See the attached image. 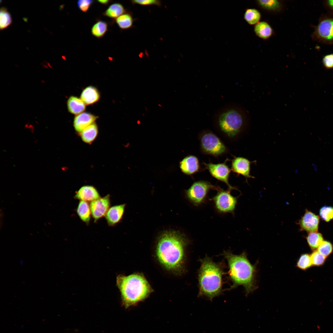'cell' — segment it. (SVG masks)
I'll list each match as a JSON object with an SVG mask.
<instances>
[{
    "mask_svg": "<svg viewBox=\"0 0 333 333\" xmlns=\"http://www.w3.org/2000/svg\"><path fill=\"white\" fill-rule=\"evenodd\" d=\"M189 243L179 232L166 231L158 240L155 256L158 262L166 270L177 275L185 271L186 249Z\"/></svg>",
    "mask_w": 333,
    "mask_h": 333,
    "instance_id": "6da1fadb",
    "label": "cell"
},
{
    "mask_svg": "<svg viewBox=\"0 0 333 333\" xmlns=\"http://www.w3.org/2000/svg\"><path fill=\"white\" fill-rule=\"evenodd\" d=\"M212 121L216 131L230 142L238 140L246 131L249 125L246 112L234 103L228 104L217 110Z\"/></svg>",
    "mask_w": 333,
    "mask_h": 333,
    "instance_id": "7a4b0ae2",
    "label": "cell"
},
{
    "mask_svg": "<svg viewBox=\"0 0 333 333\" xmlns=\"http://www.w3.org/2000/svg\"><path fill=\"white\" fill-rule=\"evenodd\" d=\"M223 255L227 262L229 277L232 283L229 289L242 286L246 295L253 291L257 288L256 264L251 263L245 252L235 255L229 251H224Z\"/></svg>",
    "mask_w": 333,
    "mask_h": 333,
    "instance_id": "3957f363",
    "label": "cell"
},
{
    "mask_svg": "<svg viewBox=\"0 0 333 333\" xmlns=\"http://www.w3.org/2000/svg\"><path fill=\"white\" fill-rule=\"evenodd\" d=\"M199 261L198 296L205 297L212 301L222 293L223 269L221 264L214 262L207 256Z\"/></svg>",
    "mask_w": 333,
    "mask_h": 333,
    "instance_id": "277c9868",
    "label": "cell"
},
{
    "mask_svg": "<svg viewBox=\"0 0 333 333\" xmlns=\"http://www.w3.org/2000/svg\"><path fill=\"white\" fill-rule=\"evenodd\" d=\"M116 284L119 289L123 305L127 308L145 299L153 291L143 274L133 273L117 277Z\"/></svg>",
    "mask_w": 333,
    "mask_h": 333,
    "instance_id": "5b68a950",
    "label": "cell"
},
{
    "mask_svg": "<svg viewBox=\"0 0 333 333\" xmlns=\"http://www.w3.org/2000/svg\"><path fill=\"white\" fill-rule=\"evenodd\" d=\"M200 152L205 155L218 158L228 153L227 146L215 134L208 130H204L198 134Z\"/></svg>",
    "mask_w": 333,
    "mask_h": 333,
    "instance_id": "8992f818",
    "label": "cell"
},
{
    "mask_svg": "<svg viewBox=\"0 0 333 333\" xmlns=\"http://www.w3.org/2000/svg\"><path fill=\"white\" fill-rule=\"evenodd\" d=\"M221 188L212 185L210 182L199 180L194 182L185 191L186 197L194 205L198 206L204 203L210 190L217 191Z\"/></svg>",
    "mask_w": 333,
    "mask_h": 333,
    "instance_id": "52a82bcc",
    "label": "cell"
},
{
    "mask_svg": "<svg viewBox=\"0 0 333 333\" xmlns=\"http://www.w3.org/2000/svg\"><path fill=\"white\" fill-rule=\"evenodd\" d=\"M231 190L221 188L212 199L217 211L220 213H233L237 204V197L231 194Z\"/></svg>",
    "mask_w": 333,
    "mask_h": 333,
    "instance_id": "ba28073f",
    "label": "cell"
},
{
    "mask_svg": "<svg viewBox=\"0 0 333 333\" xmlns=\"http://www.w3.org/2000/svg\"><path fill=\"white\" fill-rule=\"evenodd\" d=\"M228 160L227 158L223 163H214L212 162L206 163L203 162L204 169L207 170L211 175L219 181H220L227 186L228 189L232 191V190H238L236 187L232 186L229 182V178L231 171L226 164V162Z\"/></svg>",
    "mask_w": 333,
    "mask_h": 333,
    "instance_id": "9c48e42d",
    "label": "cell"
},
{
    "mask_svg": "<svg viewBox=\"0 0 333 333\" xmlns=\"http://www.w3.org/2000/svg\"><path fill=\"white\" fill-rule=\"evenodd\" d=\"M110 195L108 194L90 203L91 215L95 222L105 216L110 207Z\"/></svg>",
    "mask_w": 333,
    "mask_h": 333,
    "instance_id": "30bf717a",
    "label": "cell"
},
{
    "mask_svg": "<svg viewBox=\"0 0 333 333\" xmlns=\"http://www.w3.org/2000/svg\"><path fill=\"white\" fill-rule=\"evenodd\" d=\"M247 158L242 157H234L232 160L231 171L236 174L244 177L247 182L248 179L254 178L250 174L251 166L252 162Z\"/></svg>",
    "mask_w": 333,
    "mask_h": 333,
    "instance_id": "8fae6325",
    "label": "cell"
},
{
    "mask_svg": "<svg viewBox=\"0 0 333 333\" xmlns=\"http://www.w3.org/2000/svg\"><path fill=\"white\" fill-rule=\"evenodd\" d=\"M179 167L183 173L188 175H192L205 169L201 167L198 158L192 155L184 157L180 162Z\"/></svg>",
    "mask_w": 333,
    "mask_h": 333,
    "instance_id": "7c38bea8",
    "label": "cell"
},
{
    "mask_svg": "<svg viewBox=\"0 0 333 333\" xmlns=\"http://www.w3.org/2000/svg\"><path fill=\"white\" fill-rule=\"evenodd\" d=\"M256 3L262 11L272 14H280L285 9V5L282 0H258L256 1Z\"/></svg>",
    "mask_w": 333,
    "mask_h": 333,
    "instance_id": "4fadbf2b",
    "label": "cell"
},
{
    "mask_svg": "<svg viewBox=\"0 0 333 333\" xmlns=\"http://www.w3.org/2000/svg\"><path fill=\"white\" fill-rule=\"evenodd\" d=\"M319 220V218L318 216L306 210L298 222L300 230L310 232H317Z\"/></svg>",
    "mask_w": 333,
    "mask_h": 333,
    "instance_id": "5bb4252c",
    "label": "cell"
},
{
    "mask_svg": "<svg viewBox=\"0 0 333 333\" xmlns=\"http://www.w3.org/2000/svg\"><path fill=\"white\" fill-rule=\"evenodd\" d=\"M98 118V116L87 112L77 115L74 117L73 122L75 130L78 134L86 127L95 122Z\"/></svg>",
    "mask_w": 333,
    "mask_h": 333,
    "instance_id": "9a60e30c",
    "label": "cell"
},
{
    "mask_svg": "<svg viewBox=\"0 0 333 333\" xmlns=\"http://www.w3.org/2000/svg\"><path fill=\"white\" fill-rule=\"evenodd\" d=\"M101 197L96 188L92 185L81 187L76 193L75 199L80 201L91 202Z\"/></svg>",
    "mask_w": 333,
    "mask_h": 333,
    "instance_id": "2e32d148",
    "label": "cell"
},
{
    "mask_svg": "<svg viewBox=\"0 0 333 333\" xmlns=\"http://www.w3.org/2000/svg\"><path fill=\"white\" fill-rule=\"evenodd\" d=\"M125 205V204H123L109 208L105 216L109 226H114L121 221L123 216Z\"/></svg>",
    "mask_w": 333,
    "mask_h": 333,
    "instance_id": "e0dca14e",
    "label": "cell"
},
{
    "mask_svg": "<svg viewBox=\"0 0 333 333\" xmlns=\"http://www.w3.org/2000/svg\"><path fill=\"white\" fill-rule=\"evenodd\" d=\"M100 97V94L98 90L92 86H89L84 88L80 96V98L87 105L96 103L99 101Z\"/></svg>",
    "mask_w": 333,
    "mask_h": 333,
    "instance_id": "ac0fdd59",
    "label": "cell"
},
{
    "mask_svg": "<svg viewBox=\"0 0 333 333\" xmlns=\"http://www.w3.org/2000/svg\"><path fill=\"white\" fill-rule=\"evenodd\" d=\"M254 31L257 37L263 40L268 39L274 35L272 27L265 21H260L255 25Z\"/></svg>",
    "mask_w": 333,
    "mask_h": 333,
    "instance_id": "d6986e66",
    "label": "cell"
},
{
    "mask_svg": "<svg viewBox=\"0 0 333 333\" xmlns=\"http://www.w3.org/2000/svg\"><path fill=\"white\" fill-rule=\"evenodd\" d=\"M98 133V127L95 122L85 128L78 134L84 142L91 144L96 139Z\"/></svg>",
    "mask_w": 333,
    "mask_h": 333,
    "instance_id": "ffe728a7",
    "label": "cell"
},
{
    "mask_svg": "<svg viewBox=\"0 0 333 333\" xmlns=\"http://www.w3.org/2000/svg\"><path fill=\"white\" fill-rule=\"evenodd\" d=\"M68 111L73 114L78 115L84 112L86 109V105L77 97L70 96L67 101Z\"/></svg>",
    "mask_w": 333,
    "mask_h": 333,
    "instance_id": "44dd1931",
    "label": "cell"
},
{
    "mask_svg": "<svg viewBox=\"0 0 333 333\" xmlns=\"http://www.w3.org/2000/svg\"><path fill=\"white\" fill-rule=\"evenodd\" d=\"M318 32L323 39L330 40L333 38V19H325L321 22L318 28Z\"/></svg>",
    "mask_w": 333,
    "mask_h": 333,
    "instance_id": "7402d4cb",
    "label": "cell"
},
{
    "mask_svg": "<svg viewBox=\"0 0 333 333\" xmlns=\"http://www.w3.org/2000/svg\"><path fill=\"white\" fill-rule=\"evenodd\" d=\"M76 212L80 220L87 225H88L92 216L90 204H89L88 202L80 201L77 208Z\"/></svg>",
    "mask_w": 333,
    "mask_h": 333,
    "instance_id": "603a6c76",
    "label": "cell"
},
{
    "mask_svg": "<svg viewBox=\"0 0 333 333\" xmlns=\"http://www.w3.org/2000/svg\"><path fill=\"white\" fill-rule=\"evenodd\" d=\"M126 11L123 6L119 3H113L103 13L106 17L116 19L125 13Z\"/></svg>",
    "mask_w": 333,
    "mask_h": 333,
    "instance_id": "cb8c5ba5",
    "label": "cell"
},
{
    "mask_svg": "<svg viewBox=\"0 0 333 333\" xmlns=\"http://www.w3.org/2000/svg\"><path fill=\"white\" fill-rule=\"evenodd\" d=\"M261 17L260 12L254 8H248L245 11L244 18L250 25H255L259 22Z\"/></svg>",
    "mask_w": 333,
    "mask_h": 333,
    "instance_id": "d4e9b609",
    "label": "cell"
},
{
    "mask_svg": "<svg viewBox=\"0 0 333 333\" xmlns=\"http://www.w3.org/2000/svg\"><path fill=\"white\" fill-rule=\"evenodd\" d=\"M134 21L130 13L126 12L115 19V22L122 30H126L133 27Z\"/></svg>",
    "mask_w": 333,
    "mask_h": 333,
    "instance_id": "484cf974",
    "label": "cell"
},
{
    "mask_svg": "<svg viewBox=\"0 0 333 333\" xmlns=\"http://www.w3.org/2000/svg\"><path fill=\"white\" fill-rule=\"evenodd\" d=\"M306 239L309 246L313 251L316 250L323 240L322 235L317 232H310Z\"/></svg>",
    "mask_w": 333,
    "mask_h": 333,
    "instance_id": "4316f807",
    "label": "cell"
},
{
    "mask_svg": "<svg viewBox=\"0 0 333 333\" xmlns=\"http://www.w3.org/2000/svg\"><path fill=\"white\" fill-rule=\"evenodd\" d=\"M108 27V24L106 22L99 20L92 27V34L97 38H101L106 33Z\"/></svg>",
    "mask_w": 333,
    "mask_h": 333,
    "instance_id": "83f0119b",
    "label": "cell"
},
{
    "mask_svg": "<svg viewBox=\"0 0 333 333\" xmlns=\"http://www.w3.org/2000/svg\"><path fill=\"white\" fill-rule=\"evenodd\" d=\"M312 266L310 254L307 253L301 254L297 261L296 266L302 270L306 271Z\"/></svg>",
    "mask_w": 333,
    "mask_h": 333,
    "instance_id": "f1b7e54d",
    "label": "cell"
},
{
    "mask_svg": "<svg viewBox=\"0 0 333 333\" xmlns=\"http://www.w3.org/2000/svg\"><path fill=\"white\" fill-rule=\"evenodd\" d=\"M12 23V19L7 9L5 7L0 9V27L1 30L5 29L10 26Z\"/></svg>",
    "mask_w": 333,
    "mask_h": 333,
    "instance_id": "f546056e",
    "label": "cell"
},
{
    "mask_svg": "<svg viewBox=\"0 0 333 333\" xmlns=\"http://www.w3.org/2000/svg\"><path fill=\"white\" fill-rule=\"evenodd\" d=\"M310 255L312 266H322L326 261L327 257L317 250L313 251Z\"/></svg>",
    "mask_w": 333,
    "mask_h": 333,
    "instance_id": "4dcf8cb0",
    "label": "cell"
},
{
    "mask_svg": "<svg viewBox=\"0 0 333 333\" xmlns=\"http://www.w3.org/2000/svg\"><path fill=\"white\" fill-rule=\"evenodd\" d=\"M317 250L320 253L327 257L329 256L333 251V246L330 242L323 240L318 247Z\"/></svg>",
    "mask_w": 333,
    "mask_h": 333,
    "instance_id": "1f68e13d",
    "label": "cell"
},
{
    "mask_svg": "<svg viewBox=\"0 0 333 333\" xmlns=\"http://www.w3.org/2000/svg\"><path fill=\"white\" fill-rule=\"evenodd\" d=\"M319 215L323 220L328 222L333 218V207L324 206L320 209Z\"/></svg>",
    "mask_w": 333,
    "mask_h": 333,
    "instance_id": "d6a6232c",
    "label": "cell"
},
{
    "mask_svg": "<svg viewBox=\"0 0 333 333\" xmlns=\"http://www.w3.org/2000/svg\"><path fill=\"white\" fill-rule=\"evenodd\" d=\"M133 4H138L143 6L155 5L160 7L162 5L161 1L156 0H133L131 1Z\"/></svg>",
    "mask_w": 333,
    "mask_h": 333,
    "instance_id": "836d02e7",
    "label": "cell"
},
{
    "mask_svg": "<svg viewBox=\"0 0 333 333\" xmlns=\"http://www.w3.org/2000/svg\"><path fill=\"white\" fill-rule=\"evenodd\" d=\"M94 1L91 0H80L77 2V6L80 10L84 12H86L89 10Z\"/></svg>",
    "mask_w": 333,
    "mask_h": 333,
    "instance_id": "e575fe53",
    "label": "cell"
},
{
    "mask_svg": "<svg viewBox=\"0 0 333 333\" xmlns=\"http://www.w3.org/2000/svg\"><path fill=\"white\" fill-rule=\"evenodd\" d=\"M323 64L327 68L333 67V54L327 55L323 58Z\"/></svg>",
    "mask_w": 333,
    "mask_h": 333,
    "instance_id": "d590c367",
    "label": "cell"
},
{
    "mask_svg": "<svg viewBox=\"0 0 333 333\" xmlns=\"http://www.w3.org/2000/svg\"><path fill=\"white\" fill-rule=\"evenodd\" d=\"M97 1L99 3L101 4L102 5H107L111 2V1L109 0H98Z\"/></svg>",
    "mask_w": 333,
    "mask_h": 333,
    "instance_id": "8d00e7d4",
    "label": "cell"
},
{
    "mask_svg": "<svg viewBox=\"0 0 333 333\" xmlns=\"http://www.w3.org/2000/svg\"><path fill=\"white\" fill-rule=\"evenodd\" d=\"M328 3L331 7L333 8V0L328 1Z\"/></svg>",
    "mask_w": 333,
    "mask_h": 333,
    "instance_id": "74e56055",
    "label": "cell"
},
{
    "mask_svg": "<svg viewBox=\"0 0 333 333\" xmlns=\"http://www.w3.org/2000/svg\"><path fill=\"white\" fill-rule=\"evenodd\" d=\"M312 166H313L314 170L315 171H317V167L314 164H313V165Z\"/></svg>",
    "mask_w": 333,
    "mask_h": 333,
    "instance_id": "f35d334b",
    "label": "cell"
}]
</instances>
